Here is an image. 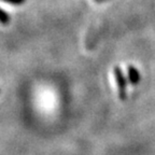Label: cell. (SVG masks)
Segmentation results:
<instances>
[{"label":"cell","instance_id":"cell-1","mask_svg":"<svg viewBox=\"0 0 155 155\" xmlns=\"http://www.w3.org/2000/svg\"><path fill=\"white\" fill-rule=\"evenodd\" d=\"M114 77H115L116 85H117V90H119V97L120 99L125 100L127 94H126V87H127V80H126L125 75H124L122 69L119 66H115L113 69Z\"/></svg>","mask_w":155,"mask_h":155},{"label":"cell","instance_id":"cell-4","mask_svg":"<svg viewBox=\"0 0 155 155\" xmlns=\"http://www.w3.org/2000/svg\"><path fill=\"white\" fill-rule=\"evenodd\" d=\"M1 1H3V2H7V3H11V5H23L26 0H1Z\"/></svg>","mask_w":155,"mask_h":155},{"label":"cell","instance_id":"cell-3","mask_svg":"<svg viewBox=\"0 0 155 155\" xmlns=\"http://www.w3.org/2000/svg\"><path fill=\"white\" fill-rule=\"evenodd\" d=\"M10 21H11L10 15L7 14L5 11H2V10L0 9V23L2 25H8L10 23Z\"/></svg>","mask_w":155,"mask_h":155},{"label":"cell","instance_id":"cell-5","mask_svg":"<svg viewBox=\"0 0 155 155\" xmlns=\"http://www.w3.org/2000/svg\"><path fill=\"white\" fill-rule=\"evenodd\" d=\"M95 1H97V2H100V0H95Z\"/></svg>","mask_w":155,"mask_h":155},{"label":"cell","instance_id":"cell-6","mask_svg":"<svg viewBox=\"0 0 155 155\" xmlns=\"http://www.w3.org/2000/svg\"><path fill=\"white\" fill-rule=\"evenodd\" d=\"M101 1H106V0H100V2H101Z\"/></svg>","mask_w":155,"mask_h":155},{"label":"cell","instance_id":"cell-2","mask_svg":"<svg viewBox=\"0 0 155 155\" xmlns=\"http://www.w3.org/2000/svg\"><path fill=\"white\" fill-rule=\"evenodd\" d=\"M127 75H128L129 83L133 85H137L141 80V75H140L139 70L131 65L127 67Z\"/></svg>","mask_w":155,"mask_h":155},{"label":"cell","instance_id":"cell-7","mask_svg":"<svg viewBox=\"0 0 155 155\" xmlns=\"http://www.w3.org/2000/svg\"><path fill=\"white\" fill-rule=\"evenodd\" d=\"M0 93H1V91H0Z\"/></svg>","mask_w":155,"mask_h":155}]
</instances>
